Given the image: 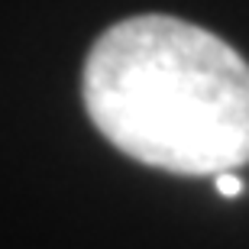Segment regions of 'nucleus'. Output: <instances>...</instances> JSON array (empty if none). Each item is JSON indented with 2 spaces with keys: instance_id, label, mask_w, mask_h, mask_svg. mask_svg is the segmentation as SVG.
Instances as JSON below:
<instances>
[{
  "instance_id": "2",
  "label": "nucleus",
  "mask_w": 249,
  "mask_h": 249,
  "mask_svg": "<svg viewBox=\"0 0 249 249\" xmlns=\"http://www.w3.org/2000/svg\"><path fill=\"white\" fill-rule=\"evenodd\" d=\"M213 185L223 197H240L243 194V178L233 175V172H220V175H213Z\"/></svg>"
},
{
  "instance_id": "1",
  "label": "nucleus",
  "mask_w": 249,
  "mask_h": 249,
  "mask_svg": "<svg viewBox=\"0 0 249 249\" xmlns=\"http://www.w3.org/2000/svg\"><path fill=\"white\" fill-rule=\"evenodd\" d=\"M81 91L104 139L142 165L204 178L249 162V62L194 23L146 13L110 26Z\"/></svg>"
}]
</instances>
